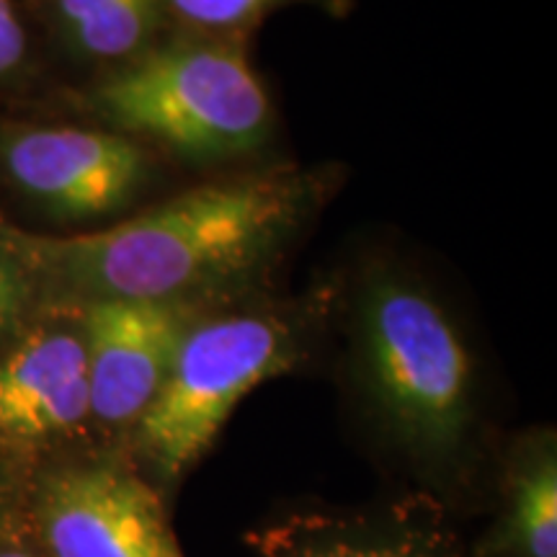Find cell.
Here are the masks:
<instances>
[{"instance_id":"1","label":"cell","mask_w":557,"mask_h":557,"mask_svg":"<svg viewBox=\"0 0 557 557\" xmlns=\"http://www.w3.org/2000/svg\"><path fill=\"white\" fill-rule=\"evenodd\" d=\"M312 191L267 173L181 191L135 218L50 238L0 225L34 284L94 299H181L261 263L302 218Z\"/></svg>"},{"instance_id":"2","label":"cell","mask_w":557,"mask_h":557,"mask_svg":"<svg viewBox=\"0 0 557 557\" xmlns=\"http://www.w3.org/2000/svg\"><path fill=\"white\" fill-rule=\"evenodd\" d=\"M88 101L116 129L156 139L194 163L259 150L274 124L267 88L233 41L152 47L103 78Z\"/></svg>"},{"instance_id":"3","label":"cell","mask_w":557,"mask_h":557,"mask_svg":"<svg viewBox=\"0 0 557 557\" xmlns=\"http://www.w3.org/2000/svg\"><path fill=\"white\" fill-rule=\"evenodd\" d=\"M361 348L374 395L400 434L444 451L470 421V357L451 320L416 284L377 276L361 299Z\"/></svg>"},{"instance_id":"4","label":"cell","mask_w":557,"mask_h":557,"mask_svg":"<svg viewBox=\"0 0 557 557\" xmlns=\"http://www.w3.org/2000/svg\"><path fill=\"white\" fill-rule=\"evenodd\" d=\"M289 359V336L276 320L230 315L194 325L156 398L137 418L139 447L160 475L178 478L197 462L238 403Z\"/></svg>"},{"instance_id":"5","label":"cell","mask_w":557,"mask_h":557,"mask_svg":"<svg viewBox=\"0 0 557 557\" xmlns=\"http://www.w3.org/2000/svg\"><path fill=\"white\" fill-rule=\"evenodd\" d=\"M0 165L34 205L73 222L122 212L150 181L135 139L83 127H5Z\"/></svg>"},{"instance_id":"6","label":"cell","mask_w":557,"mask_h":557,"mask_svg":"<svg viewBox=\"0 0 557 557\" xmlns=\"http://www.w3.org/2000/svg\"><path fill=\"white\" fill-rule=\"evenodd\" d=\"M37 513L52 557H184L158 493L114 462L47 475Z\"/></svg>"},{"instance_id":"7","label":"cell","mask_w":557,"mask_h":557,"mask_svg":"<svg viewBox=\"0 0 557 557\" xmlns=\"http://www.w3.org/2000/svg\"><path fill=\"white\" fill-rule=\"evenodd\" d=\"M181 299H94L83 312L90 413L103 423L137 421L156 398L186 333Z\"/></svg>"},{"instance_id":"8","label":"cell","mask_w":557,"mask_h":557,"mask_svg":"<svg viewBox=\"0 0 557 557\" xmlns=\"http://www.w3.org/2000/svg\"><path fill=\"white\" fill-rule=\"evenodd\" d=\"M90 416L83 336L41 329L0 359V438L39 442Z\"/></svg>"},{"instance_id":"9","label":"cell","mask_w":557,"mask_h":557,"mask_svg":"<svg viewBox=\"0 0 557 557\" xmlns=\"http://www.w3.org/2000/svg\"><path fill=\"white\" fill-rule=\"evenodd\" d=\"M70 41L96 60L143 52L160 18V0H58Z\"/></svg>"},{"instance_id":"10","label":"cell","mask_w":557,"mask_h":557,"mask_svg":"<svg viewBox=\"0 0 557 557\" xmlns=\"http://www.w3.org/2000/svg\"><path fill=\"white\" fill-rule=\"evenodd\" d=\"M511 534L529 557H557V470L555 459H540L521 475L513 496Z\"/></svg>"},{"instance_id":"11","label":"cell","mask_w":557,"mask_h":557,"mask_svg":"<svg viewBox=\"0 0 557 557\" xmlns=\"http://www.w3.org/2000/svg\"><path fill=\"white\" fill-rule=\"evenodd\" d=\"M34 278L18 253L0 233V338L16 329L34 295Z\"/></svg>"},{"instance_id":"12","label":"cell","mask_w":557,"mask_h":557,"mask_svg":"<svg viewBox=\"0 0 557 557\" xmlns=\"http://www.w3.org/2000/svg\"><path fill=\"white\" fill-rule=\"evenodd\" d=\"M278 0H169L181 18L205 29H227L259 16Z\"/></svg>"},{"instance_id":"13","label":"cell","mask_w":557,"mask_h":557,"mask_svg":"<svg viewBox=\"0 0 557 557\" xmlns=\"http://www.w3.org/2000/svg\"><path fill=\"white\" fill-rule=\"evenodd\" d=\"M26 52V34L11 0H0V75L18 67Z\"/></svg>"},{"instance_id":"14","label":"cell","mask_w":557,"mask_h":557,"mask_svg":"<svg viewBox=\"0 0 557 557\" xmlns=\"http://www.w3.org/2000/svg\"><path fill=\"white\" fill-rule=\"evenodd\" d=\"M308 557H418L408 549L395 545H374V542L336 540L329 545L312 547Z\"/></svg>"},{"instance_id":"15","label":"cell","mask_w":557,"mask_h":557,"mask_svg":"<svg viewBox=\"0 0 557 557\" xmlns=\"http://www.w3.org/2000/svg\"><path fill=\"white\" fill-rule=\"evenodd\" d=\"M3 504H5V478H3V470H0V511H3Z\"/></svg>"},{"instance_id":"16","label":"cell","mask_w":557,"mask_h":557,"mask_svg":"<svg viewBox=\"0 0 557 557\" xmlns=\"http://www.w3.org/2000/svg\"><path fill=\"white\" fill-rule=\"evenodd\" d=\"M0 557H32V555H26V553H0Z\"/></svg>"}]
</instances>
